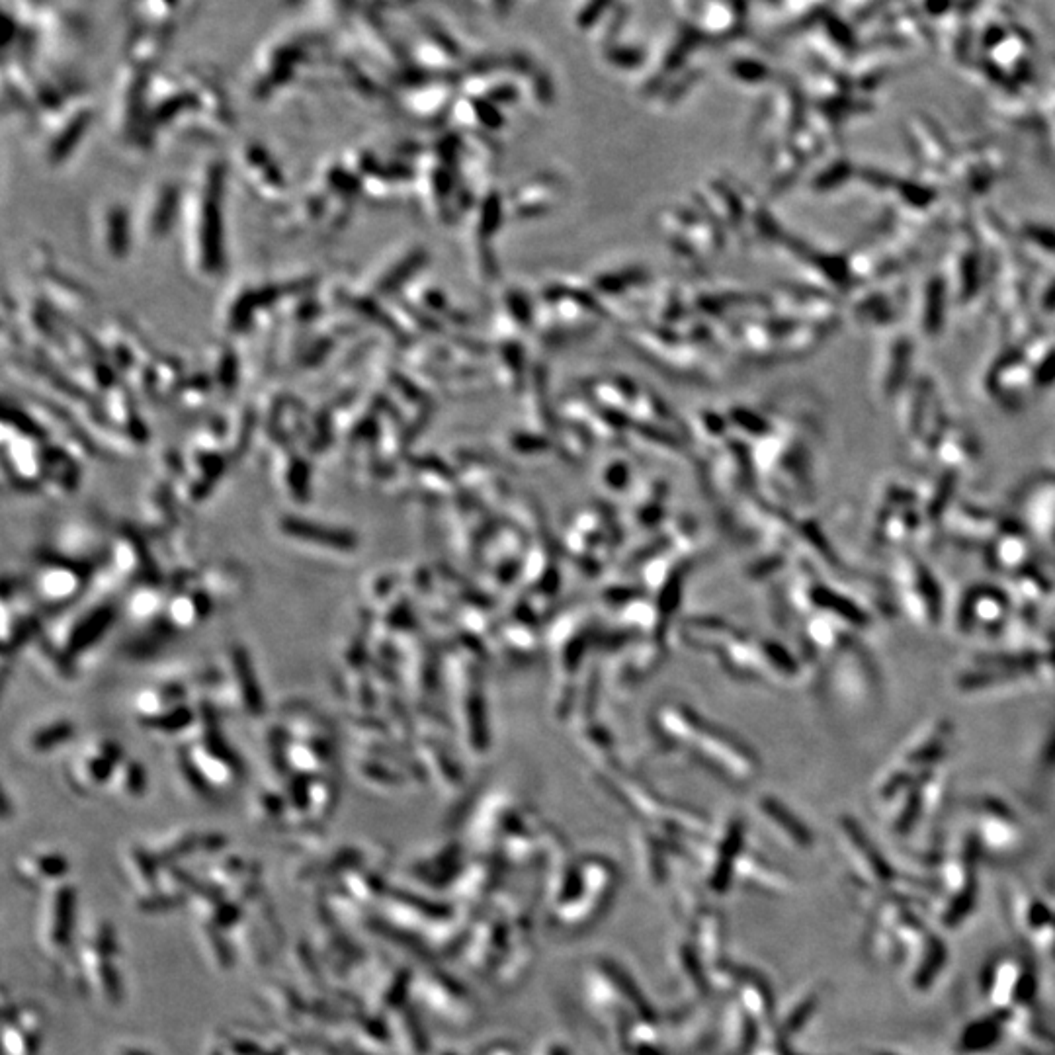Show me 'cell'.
I'll use <instances>...</instances> for the list:
<instances>
[{
    "label": "cell",
    "mask_w": 1055,
    "mask_h": 1055,
    "mask_svg": "<svg viewBox=\"0 0 1055 1055\" xmlns=\"http://www.w3.org/2000/svg\"><path fill=\"white\" fill-rule=\"evenodd\" d=\"M983 991L997 1013L1030 1011L1036 999V975L1022 960L1003 958L983 973Z\"/></svg>",
    "instance_id": "cell-1"
},
{
    "label": "cell",
    "mask_w": 1055,
    "mask_h": 1055,
    "mask_svg": "<svg viewBox=\"0 0 1055 1055\" xmlns=\"http://www.w3.org/2000/svg\"><path fill=\"white\" fill-rule=\"evenodd\" d=\"M85 563L73 561L57 553L51 559H42L32 577V596L36 604L47 610H61L67 604L77 602L88 585Z\"/></svg>",
    "instance_id": "cell-2"
},
{
    "label": "cell",
    "mask_w": 1055,
    "mask_h": 1055,
    "mask_svg": "<svg viewBox=\"0 0 1055 1055\" xmlns=\"http://www.w3.org/2000/svg\"><path fill=\"white\" fill-rule=\"evenodd\" d=\"M223 665L225 669L219 671V682L211 680V692L219 690V694H223L221 702L225 708H233L249 716L260 714V688L247 651L243 647H231Z\"/></svg>",
    "instance_id": "cell-3"
},
{
    "label": "cell",
    "mask_w": 1055,
    "mask_h": 1055,
    "mask_svg": "<svg viewBox=\"0 0 1055 1055\" xmlns=\"http://www.w3.org/2000/svg\"><path fill=\"white\" fill-rule=\"evenodd\" d=\"M124 755L116 741L94 739L85 743L67 766V782L77 794H92L110 784Z\"/></svg>",
    "instance_id": "cell-4"
},
{
    "label": "cell",
    "mask_w": 1055,
    "mask_h": 1055,
    "mask_svg": "<svg viewBox=\"0 0 1055 1055\" xmlns=\"http://www.w3.org/2000/svg\"><path fill=\"white\" fill-rule=\"evenodd\" d=\"M112 602V598H102L96 604L92 602L90 606L79 610L77 616L69 618L65 626L59 624L49 639L71 659L77 653H85L88 647L96 645L104 633L112 628L116 620V606Z\"/></svg>",
    "instance_id": "cell-5"
},
{
    "label": "cell",
    "mask_w": 1055,
    "mask_h": 1055,
    "mask_svg": "<svg viewBox=\"0 0 1055 1055\" xmlns=\"http://www.w3.org/2000/svg\"><path fill=\"white\" fill-rule=\"evenodd\" d=\"M841 839H843L844 856L854 872L860 886L868 889H882L886 891L895 882V872L887 864L886 858L878 852V848L870 843V839L864 835L862 829H858L850 819H843L841 825Z\"/></svg>",
    "instance_id": "cell-6"
},
{
    "label": "cell",
    "mask_w": 1055,
    "mask_h": 1055,
    "mask_svg": "<svg viewBox=\"0 0 1055 1055\" xmlns=\"http://www.w3.org/2000/svg\"><path fill=\"white\" fill-rule=\"evenodd\" d=\"M975 839L977 848L991 854H1011L1022 841V829L1007 803L981 798L975 803Z\"/></svg>",
    "instance_id": "cell-7"
},
{
    "label": "cell",
    "mask_w": 1055,
    "mask_h": 1055,
    "mask_svg": "<svg viewBox=\"0 0 1055 1055\" xmlns=\"http://www.w3.org/2000/svg\"><path fill=\"white\" fill-rule=\"evenodd\" d=\"M215 608L210 592L202 587L196 575L180 579L176 589L170 591L169 602L165 608V618L170 630L174 632H192L202 626Z\"/></svg>",
    "instance_id": "cell-8"
},
{
    "label": "cell",
    "mask_w": 1055,
    "mask_h": 1055,
    "mask_svg": "<svg viewBox=\"0 0 1055 1055\" xmlns=\"http://www.w3.org/2000/svg\"><path fill=\"white\" fill-rule=\"evenodd\" d=\"M280 532L301 548L333 551L338 557L352 553L358 548V540L352 532L333 526H321L319 522H309L303 518H284L280 522Z\"/></svg>",
    "instance_id": "cell-9"
},
{
    "label": "cell",
    "mask_w": 1055,
    "mask_h": 1055,
    "mask_svg": "<svg viewBox=\"0 0 1055 1055\" xmlns=\"http://www.w3.org/2000/svg\"><path fill=\"white\" fill-rule=\"evenodd\" d=\"M106 569L118 583L151 581V557L143 542L129 532H122L112 540Z\"/></svg>",
    "instance_id": "cell-10"
},
{
    "label": "cell",
    "mask_w": 1055,
    "mask_h": 1055,
    "mask_svg": "<svg viewBox=\"0 0 1055 1055\" xmlns=\"http://www.w3.org/2000/svg\"><path fill=\"white\" fill-rule=\"evenodd\" d=\"M1009 612L1007 598L995 591H973L968 594L962 612V624L966 630L995 632L1003 626Z\"/></svg>",
    "instance_id": "cell-11"
},
{
    "label": "cell",
    "mask_w": 1055,
    "mask_h": 1055,
    "mask_svg": "<svg viewBox=\"0 0 1055 1055\" xmlns=\"http://www.w3.org/2000/svg\"><path fill=\"white\" fill-rule=\"evenodd\" d=\"M186 688L182 682H163L153 684L137 692L133 700V710L139 718V723L161 718L169 714L170 710L186 704Z\"/></svg>",
    "instance_id": "cell-12"
},
{
    "label": "cell",
    "mask_w": 1055,
    "mask_h": 1055,
    "mask_svg": "<svg viewBox=\"0 0 1055 1055\" xmlns=\"http://www.w3.org/2000/svg\"><path fill=\"white\" fill-rule=\"evenodd\" d=\"M1009 1014L1011 1013H997L993 1011V1014L989 1016H983L975 1022H971L970 1026L964 1030L962 1034V1050L966 1054H983L987 1050H991L1001 1038L1003 1034L1007 1032V1022H1009Z\"/></svg>",
    "instance_id": "cell-13"
},
{
    "label": "cell",
    "mask_w": 1055,
    "mask_h": 1055,
    "mask_svg": "<svg viewBox=\"0 0 1055 1055\" xmlns=\"http://www.w3.org/2000/svg\"><path fill=\"white\" fill-rule=\"evenodd\" d=\"M169 596L170 591H167L163 585H159L155 581L141 583L129 594L126 614L135 622L155 620L159 614H165Z\"/></svg>",
    "instance_id": "cell-14"
},
{
    "label": "cell",
    "mask_w": 1055,
    "mask_h": 1055,
    "mask_svg": "<svg viewBox=\"0 0 1055 1055\" xmlns=\"http://www.w3.org/2000/svg\"><path fill=\"white\" fill-rule=\"evenodd\" d=\"M16 872L26 882H49L67 874V860L55 852L24 854L16 862Z\"/></svg>",
    "instance_id": "cell-15"
},
{
    "label": "cell",
    "mask_w": 1055,
    "mask_h": 1055,
    "mask_svg": "<svg viewBox=\"0 0 1055 1055\" xmlns=\"http://www.w3.org/2000/svg\"><path fill=\"white\" fill-rule=\"evenodd\" d=\"M108 786H110L112 794H116L122 800H127V802L141 800L145 796V792H147L145 766L141 762H137V760L124 757L122 762L118 764V768L114 770Z\"/></svg>",
    "instance_id": "cell-16"
},
{
    "label": "cell",
    "mask_w": 1055,
    "mask_h": 1055,
    "mask_svg": "<svg viewBox=\"0 0 1055 1055\" xmlns=\"http://www.w3.org/2000/svg\"><path fill=\"white\" fill-rule=\"evenodd\" d=\"M75 737V727L69 719H57L28 735L26 747L32 755L43 757L65 747Z\"/></svg>",
    "instance_id": "cell-17"
},
{
    "label": "cell",
    "mask_w": 1055,
    "mask_h": 1055,
    "mask_svg": "<svg viewBox=\"0 0 1055 1055\" xmlns=\"http://www.w3.org/2000/svg\"><path fill=\"white\" fill-rule=\"evenodd\" d=\"M198 581L202 583V587L206 591L210 592L215 604L235 600L237 592L243 589V579L239 577L237 569L235 567H225V565H221V567L217 565L215 569L206 571Z\"/></svg>",
    "instance_id": "cell-18"
},
{
    "label": "cell",
    "mask_w": 1055,
    "mask_h": 1055,
    "mask_svg": "<svg viewBox=\"0 0 1055 1055\" xmlns=\"http://www.w3.org/2000/svg\"><path fill=\"white\" fill-rule=\"evenodd\" d=\"M249 805H251L254 819H260L264 823L286 819L288 815V800H286L284 790L258 788Z\"/></svg>",
    "instance_id": "cell-19"
},
{
    "label": "cell",
    "mask_w": 1055,
    "mask_h": 1055,
    "mask_svg": "<svg viewBox=\"0 0 1055 1055\" xmlns=\"http://www.w3.org/2000/svg\"><path fill=\"white\" fill-rule=\"evenodd\" d=\"M104 225H106V245L108 249L114 254L124 253V249L127 251V213L122 208H112L108 211L106 219H104Z\"/></svg>",
    "instance_id": "cell-20"
},
{
    "label": "cell",
    "mask_w": 1055,
    "mask_h": 1055,
    "mask_svg": "<svg viewBox=\"0 0 1055 1055\" xmlns=\"http://www.w3.org/2000/svg\"><path fill=\"white\" fill-rule=\"evenodd\" d=\"M872 1055H889V1054H872Z\"/></svg>",
    "instance_id": "cell-21"
}]
</instances>
